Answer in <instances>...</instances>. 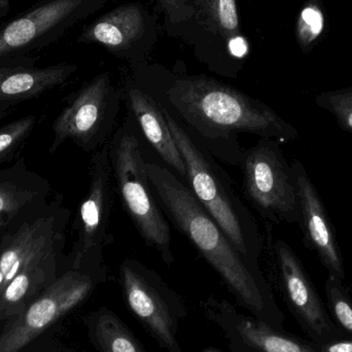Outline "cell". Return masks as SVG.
I'll use <instances>...</instances> for the list:
<instances>
[{
    "instance_id": "cell-1",
    "label": "cell",
    "mask_w": 352,
    "mask_h": 352,
    "mask_svg": "<svg viewBox=\"0 0 352 352\" xmlns=\"http://www.w3.org/2000/svg\"><path fill=\"white\" fill-rule=\"evenodd\" d=\"M156 99L213 157L238 167L243 155L239 134L278 142L300 138L299 131L266 103L205 76L175 78Z\"/></svg>"
},
{
    "instance_id": "cell-2",
    "label": "cell",
    "mask_w": 352,
    "mask_h": 352,
    "mask_svg": "<svg viewBox=\"0 0 352 352\" xmlns=\"http://www.w3.org/2000/svg\"><path fill=\"white\" fill-rule=\"evenodd\" d=\"M146 171L168 221L221 277L238 305L269 326L285 330V314L263 274L260 263L250 260L234 246L188 186L170 169L146 162Z\"/></svg>"
},
{
    "instance_id": "cell-3",
    "label": "cell",
    "mask_w": 352,
    "mask_h": 352,
    "mask_svg": "<svg viewBox=\"0 0 352 352\" xmlns=\"http://www.w3.org/2000/svg\"><path fill=\"white\" fill-rule=\"evenodd\" d=\"M162 109L186 166V186L234 246L250 260L260 263L264 239L231 178L182 122L163 105Z\"/></svg>"
},
{
    "instance_id": "cell-4",
    "label": "cell",
    "mask_w": 352,
    "mask_h": 352,
    "mask_svg": "<svg viewBox=\"0 0 352 352\" xmlns=\"http://www.w3.org/2000/svg\"><path fill=\"white\" fill-rule=\"evenodd\" d=\"M109 160L115 190L124 210L144 243L170 266L175 262L170 223L151 186L140 140L130 120L109 140Z\"/></svg>"
},
{
    "instance_id": "cell-5",
    "label": "cell",
    "mask_w": 352,
    "mask_h": 352,
    "mask_svg": "<svg viewBox=\"0 0 352 352\" xmlns=\"http://www.w3.org/2000/svg\"><path fill=\"white\" fill-rule=\"evenodd\" d=\"M119 283L126 307L157 344L167 352H184L178 331L188 310L175 289L156 271L133 258L120 265Z\"/></svg>"
},
{
    "instance_id": "cell-6",
    "label": "cell",
    "mask_w": 352,
    "mask_h": 352,
    "mask_svg": "<svg viewBox=\"0 0 352 352\" xmlns=\"http://www.w3.org/2000/svg\"><path fill=\"white\" fill-rule=\"evenodd\" d=\"M244 196L271 223H298L300 204L295 176L277 140L261 138L243 151L240 162Z\"/></svg>"
},
{
    "instance_id": "cell-7",
    "label": "cell",
    "mask_w": 352,
    "mask_h": 352,
    "mask_svg": "<svg viewBox=\"0 0 352 352\" xmlns=\"http://www.w3.org/2000/svg\"><path fill=\"white\" fill-rule=\"evenodd\" d=\"M107 266L95 270L68 269L56 278L0 335V352H19L41 333L84 303L107 281Z\"/></svg>"
},
{
    "instance_id": "cell-8",
    "label": "cell",
    "mask_w": 352,
    "mask_h": 352,
    "mask_svg": "<svg viewBox=\"0 0 352 352\" xmlns=\"http://www.w3.org/2000/svg\"><path fill=\"white\" fill-rule=\"evenodd\" d=\"M122 94L107 74L85 84L62 109L53 124L49 152L72 140L87 153L96 152L109 142L121 109Z\"/></svg>"
},
{
    "instance_id": "cell-9",
    "label": "cell",
    "mask_w": 352,
    "mask_h": 352,
    "mask_svg": "<svg viewBox=\"0 0 352 352\" xmlns=\"http://www.w3.org/2000/svg\"><path fill=\"white\" fill-rule=\"evenodd\" d=\"M89 176L88 192L78 206L74 223L76 239L70 254V268L76 270L105 267L103 252L113 242L109 225L115 184L109 160V142L94 152Z\"/></svg>"
},
{
    "instance_id": "cell-10",
    "label": "cell",
    "mask_w": 352,
    "mask_h": 352,
    "mask_svg": "<svg viewBox=\"0 0 352 352\" xmlns=\"http://www.w3.org/2000/svg\"><path fill=\"white\" fill-rule=\"evenodd\" d=\"M103 0H41L0 26V61L38 51L98 10Z\"/></svg>"
},
{
    "instance_id": "cell-11",
    "label": "cell",
    "mask_w": 352,
    "mask_h": 352,
    "mask_svg": "<svg viewBox=\"0 0 352 352\" xmlns=\"http://www.w3.org/2000/svg\"><path fill=\"white\" fill-rule=\"evenodd\" d=\"M271 246L285 303L311 342L324 344L346 338L345 333L333 320L293 248L281 238L273 240Z\"/></svg>"
},
{
    "instance_id": "cell-12",
    "label": "cell",
    "mask_w": 352,
    "mask_h": 352,
    "mask_svg": "<svg viewBox=\"0 0 352 352\" xmlns=\"http://www.w3.org/2000/svg\"><path fill=\"white\" fill-rule=\"evenodd\" d=\"M70 211L57 196L45 210L23 219L6 231L0 243V293L35 258L65 243V229Z\"/></svg>"
},
{
    "instance_id": "cell-13",
    "label": "cell",
    "mask_w": 352,
    "mask_h": 352,
    "mask_svg": "<svg viewBox=\"0 0 352 352\" xmlns=\"http://www.w3.org/2000/svg\"><path fill=\"white\" fill-rule=\"evenodd\" d=\"M200 306L205 318L223 333L231 352H318L311 341L273 328L228 300L209 296Z\"/></svg>"
},
{
    "instance_id": "cell-14",
    "label": "cell",
    "mask_w": 352,
    "mask_h": 352,
    "mask_svg": "<svg viewBox=\"0 0 352 352\" xmlns=\"http://www.w3.org/2000/svg\"><path fill=\"white\" fill-rule=\"evenodd\" d=\"M291 166L299 197L298 223L303 233L304 244L318 254L329 275L344 280L346 276L344 262L324 202L304 165L299 160H294Z\"/></svg>"
},
{
    "instance_id": "cell-15",
    "label": "cell",
    "mask_w": 352,
    "mask_h": 352,
    "mask_svg": "<svg viewBox=\"0 0 352 352\" xmlns=\"http://www.w3.org/2000/svg\"><path fill=\"white\" fill-rule=\"evenodd\" d=\"M78 67L60 63L36 67L32 57H14L0 61V103H14L41 96L64 84Z\"/></svg>"
},
{
    "instance_id": "cell-16",
    "label": "cell",
    "mask_w": 352,
    "mask_h": 352,
    "mask_svg": "<svg viewBox=\"0 0 352 352\" xmlns=\"http://www.w3.org/2000/svg\"><path fill=\"white\" fill-rule=\"evenodd\" d=\"M51 190L49 182L31 171L24 159L0 168V235L27 211L47 202Z\"/></svg>"
},
{
    "instance_id": "cell-17",
    "label": "cell",
    "mask_w": 352,
    "mask_h": 352,
    "mask_svg": "<svg viewBox=\"0 0 352 352\" xmlns=\"http://www.w3.org/2000/svg\"><path fill=\"white\" fill-rule=\"evenodd\" d=\"M126 101L144 138L157 154L178 176L186 179V166L161 103L153 95L138 87L128 88Z\"/></svg>"
},
{
    "instance_id": "cell-18",
    "label": "cell",
    "mask_w": 352,
    "mask_h": 352,
    "mask_svg": "<svg viewBox=\"0 0 352 352\" xmlns=\"http://www.w3.org/2000/svg\"><path fill=\"white\" fill-rule=\"evenodd\" d=\"M63 246H57L29 263L0 293V322L22 314L57 278Z\"/></svg>"
},
{
    "instance_id": "cell-19",
    "label": "cell",
    "mask_w": 352,
    "mask_h": 352,
    "mask_svg": "<svg viewBox=\"0 0 352 352\" xmlns=\"http://www.w3.org/2000/svg\"><path fill=\"white\" fill-rule=\"evenodd\" d=\"M146 30L144 10L136 6L117 8L84 31L80 41L99 43L109 49L125 51L142 38Z\"/></svg>"
},
{
    "instance_id": "cell-20",
    "label": "cell",
    "mask_w": 352,
    "mask_h": 352,
    "mask_svg": "<svg viewBox=\"0 0 352 352\" xmlns=\"http://www.w3.org/2000/svg\"><path fill=\"white\" fill-rule=\"evenodd\" d=\"M89 339L98 352H148L129 327L107 306L87 318Z\"/></svg>"
},
{
    "instance_id": "cell-21",
    "label": "cell",
    "mask_w": 352,
    "mask_h": 352,
    "mask_svg": "<svg viewBox=\"0 0 352 352\" xmlns=\"http://www.w3.org/2000/svg\"><path fill=\"white\" fill-rule=\"evenodd\" d=\"M327 308L335 324L352 338V299L343 280L329 275L324 283Z\"/></svg>"
},
{
    "instance_id": "cell-22",
    "label": "cell",
    "mask_w": 352,
    "mask_h": 352,
    "mask_svg": "<svg viewBox=\"0 0 352 352\" xmlns=\"http://www.w3.org/2000/svg\"><path fill=\"white\" fill-rule=\"evenodd\" d=\"M36 122V116L28 115L0 127V164L16 158L30 138Z\"/></svg>"
},
{
    "instance_id": "cell-23",
    "label": "cell",
    "mask_w": 352,
    "mask_h": 352,
    "mask_svg": "<svg viewBox=\"0 0 352 352\" xmlns=\"http://www.w3.org/2000/svg\"><path fill=\"white\" fill-rule=\"evenodd\" d=\"M316 103L334 116L341 129L352 134V87L320 93Z\"/></svg>"
},
{
    "instance_id": "cell-24",
    "label": "cell",
    "mask_w": 352,
    "mask_h": 352,
    "mask_svg": "<svg viewBox=\"0 0 352 352\" xmlns=\"http://www.w3.org/2000/svg\"><path fill=\"white\" fill-rule=\"evenodd\" d=\"M324 19L322 8L316 0H309L300 14L297 25V38L304 52L310 51L314 43L324 29Z\"/></svg>"
},
{
    "instance_id": "cell-25",
    "label": "cell",
    "mask_w": 352,
    "mask_h": 352,
    "mask_svg": "<svg viewBox=\"0 0 352 352\" xmlns=\"http://www.w3.org/2000/svg\"><path fill=\"white\" fill-rule=\"evenodd\" d=\"M213 12L217 19V25L228 34L237 33L238 14L235 0H213Z\"/></svg>"
},
{
    "instance_id": "cell-26",
    "label": "cell",
    "mask_w": 352,
    "mask_h": 352,
    "mask_svg": "<svg viewBox=\"0 0 352 352\" xmlns=\"http://www.w3.org/2000/svg\"><path fill=\"white\" fill-rule=\"evenodd\" d=\"M318 352H352V338L338 339L324 344L312 343Z\"/></svg>"
},
{
    "instance_id": "cell-27",
    "label": "cell",
    "mask_w": 352,
    "mask_h": 352,
    "mask_svg": "<svg viewBox=\"0 0 352 352\" xmlns=\"http://www.w3.org/2000/svg\"><path fill=\"white\" fill-rule=\"evenodd\" d=\"M230 49H231L232 53L234 55L237 56V57H241L248 51V45H246L243 38L235 37L230 43Z\"/></svg>"
},
{
    "instance_id": "cell-28",
    "label": "cell",
    "mask_w": 352,
    "mask_h": 352,
    "mask_svg": "<svg viewBox=\"0 0 352 352\" xmlns=\"http://www.w3.org/2000/svg\"><path fill=\"white\" fill-rule=\"evenodd\" d=\"M12 1L14 0H0V19L3 18L8 14Z\"/></svg>"
},
{
    "instance_id": "cell-29",
    "label": "cell",
    "mask_w": 352,
    "mask_h": 352,
    "mask_svg": "<svg viewBox=\"0 0 352 352\" xmlns=\"http://www.w3.org/2000/svg\"><path fill=\"white\" fill-rule=\"evenodd\" d=\"M12 105L10 103H0V121L10 113Z\"/></svg>"
},
{
    "instance_id": "cell-30",
    "label": "cell",
    "mask_w": 352,
    "mask_h": 352,
    "mask_svg": "<svg viewBox=\"0 0 352 352\" xmlns=\"http://www.w3.org/2000/svg\"><path fill=\"white\" fill-rule=\"evenodd\" d=\"M202 352H223V351H221L219 349H217V347L214 346H208L206 347V349H203Z\"/></svg>"
}]
</instances>
